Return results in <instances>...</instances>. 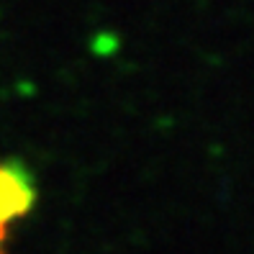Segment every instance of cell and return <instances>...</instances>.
<instances>
[{
    "label": "cell",
    "instance_id": "obj_1",
    "mask_svg": "<svg viewBox=\"0 0 254 254\" xmlns=\"http://www.w3.org/2000/svg\"><path fill=\"white\" fill-rule=\"evenodd\" d=\"M36 203L34 177L18 162H0V223H13Z\"/></svg>",
    "mask_w": 254,
    "mask_h": 254
},
{
    "label": "cell",
    "instance_id": "obj_2",
    "mask_svg": "<svg viewBox=\"0 0 254 254\" xmlns=\"http://www.w3.org/2000/svg\"><path fill=\"white\" fill-rule=\"evenodd\" d=\"M0 254H3V252H0Z\"/></svg>",
    "mask_w": 254,
    "mask_h": 254
}]
</instances>
